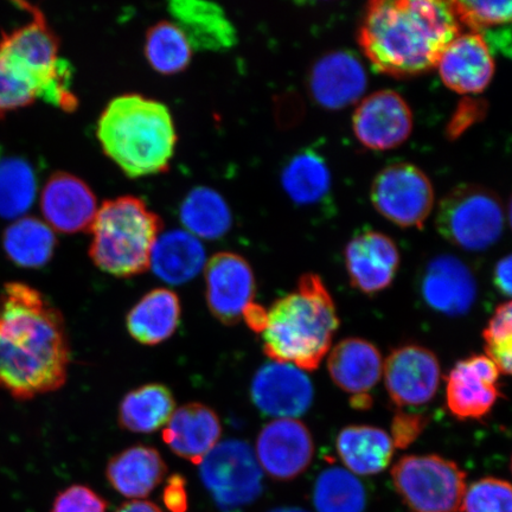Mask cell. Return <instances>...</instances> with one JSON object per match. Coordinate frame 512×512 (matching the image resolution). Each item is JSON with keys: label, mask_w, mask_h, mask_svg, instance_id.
I'll list each match as a JSON object with an SVG mask.
<instances>
[{"label": "cell", "mask_w": 512, "mask_h": 512, "mask_svg": "<svg viewBox=\"0 0 512 512\" xmlns=\"http://www.w3.org/2000/svg\"><path fill=\"white\" fill-rule=\"evenodd\" d=\"M70 345L62 313L37 288L11 281L0 291V389L24 401L66 384Z\"/></svg>", "instance_id": "obj_1"}, {"label": "cell", "mask_w": 512, "mask_h": 512, "mask_svg": "<svg viewBox=\"0 0 512 512\" xmlns=\"http://www.w3.org/2000/svg\"><path fill=\"white\" fill-rule=\"evenodd\" d=\"M460 29L451 2L375 0L364 12L358 42L380 73L409 78L435 67Z\"/></svg>", "instance_id": "obj_2"}, {"label": "cell", "mask_w": 512, "mask_h": 512, "mask_svg": "<svg viewBox=\"0 0 512 512\" xmlns=\"http://www.w3.org/2000/svg\"><path fill=\"white\" fill-rule=\"evenodd\" d=\"M339 328L337 309L317 274H304L296 290L267 311L261 332L265 355L304 371L317 370L328 356Z\"/></svg>", "instance_id": "obj_3"}, {"label": "cell", "mask_w": 512, "mask_h": 512, "mask_svg": "<svg viewBox=\"0 0 512 512\" xmlns=\"http://www.w3.org/2000/svg\"><path fill=\"white\" fill-rule=\"evenodd\" d=\"M96 136L106 156L131 178L168 170L177 144L169 108L139 94L113 99L101 114Z\"/></svg>", "instance_id": "obj_4"}, {"label": "cell", "mask_w": 512, "mask_h": 512, "mask_svg": "<svg viewBox=\"0 0 512 512\" xmlns=\"http://www.w3.org/2000/svg\"><path fill=\"white\" fill-rule=\"evenodd\" d=\"M162 222L134 196H121L102 203L95 216L89 256L102 272L131 278L150 268L151 254Z\"/></svg>", "instance_id": "obj_5"}, {"label": "cell", "mask_w": 512, "mask_h": 512, "mask_svg": "<svg viewBox=\"0 0 512 512\" xmlns=\"http://www.w3.org/2000/svg\"><path fill=\"white\" fill-rule=\"evenodd\" d=\"M31 21L0 38V54L40 85V99L59 107L72 89L73 68L59 57L60 40L37 6L18 2Z\"/></svg>", "instance_id": "obj_6"}, {"label": "cell", "mask_w": 512, "mask_h": 512, "mask_svg": "<svg viewBox=\"0 0 512 512\" xmlns=\"http://www.w3.org/2000/svg\"><path fill=\"white\" fill-rule=\"evenodd\" d=\"M438 232L463 251H488L502 238L505 214L494 191L463 184L448 192L439 203Z\"/></svg>", "instance_id": "obj_7"}, {"label": "cell", "mask_w": 512, "mask_h": 512, "mask_svg": "<svg viewBox=\"0 0 512 512\" xmlns=\"http://www.w3.org/2000/svg\"><path fill=\"white\" fill-rule=\"evenodd\" d=\"M396 491L414 512H459L467 488L466 473L437 454L407 456L392 470Z\"/></svg>", "instance_id": "obj_8"}, {"label": "cell", "mask_w": 512, "mask_h": 512, "mask_svg": "<svg viewBox=\"0 0 512 512\" xmlns=\"http://www.w3.org/2000/svg\"><path fill=\"white\" fill-rule=\"evenodd\" d=\"M200 465L202 482L222 511H239L260 497L264 471L245 441H223Z\"/></svg>", "instance_id": "obj_9"}, {"label": "cell", "mask_w": 512, "mask_h": 512, "mask_svg": "<svg viewBox=\"0 0 512 512\" xmlns=\"http://www.w3.org/2000/svg\"><path fill=\"white\" fill-rule=\"evenodd\" d=\"M371 202L387 220L402 228H422L434 207L433 185L409 163L384 168L371 185Z\"/></svg>", "instance_id": "obj_10"}, {"label": "cell", "mask_w": 512, "mask_h": 512, "mask_svg": "<svg viewBox=\"0 0 512 512\" xmlns=\"http://www.w3.org/2000/svg\"><path fill=\"white\" fill-rule=\"evenodd\" d=\"M384 384L396 406L420 407L431 402L441 381V367L434 352L408 344L392 351L383 362Z\"/></svg>", "instance_id": "obj_11"}, {"label": "cell", "mask_w": 512, "mask_h": 512, "mask_svg": "<svg viewBox=\"0 0 512 512\" xmlns=\"http://www.w3.org/2000/svg\"><path fill=\"white\" fill-rule=\"evenodd\" d=\"M255 456L268 476L292 480L310 466L315 456V443L304 422L275 419L260 431Z\"/></svg>", "instance_id": "obj_12"}, {"label": "cell", "mask_w": 512, "mask_h": 512, "mask_svg": "<svg viewBox=\"0 0 512 512\" xmlns=\"http://www.w3.org/2000/svg\"><path fill=\"white\" fill-rule=\"evenodd\" d=\"M207 303L224 325L238 324L256 292L254 272L241 255L215 254L206 265Z\"/></svg>", "instance_id": "obj_13"}, {"label": "cell", "mask_w": 512, "mask_h": 512, "mask_svg": "<svg viewBox=\"0 0 512 512\" xmlns=\"http://www.w3.org/2000/svg\"><path fill=\"white\" fill-rule=\"evenodd\" d=\"M498 368L486 355L459 361L447 376L446 405L459 420H480L488 415L502 394Z\"/></svg>", "instance_id": "obj_14"}, {"label": "cell", "mask_w": 512, "mask_h": 512, "mask_svg": "<svg viewBox=\"0 0 512 512\" xmlns=\"http://www.w3.org/2000/svg\"><path fill=\"white\" fill-rule=\"evenodd\" d=\"M413 124L411 107L394 91L370 94L352 117L357 139L376 151L392 150L405 143L412 134Z\"/></svg>", "instance_id": "obj_15"}, {"label": "cell", "mask_w": 512, "mask_h": 512, "mask_svg": "<svg viewBox=\"0 0 512 512\" xmlns=\"http://www.w3.org/2000/svg\"><path fill=\"white\" fill-rule=\"evenodd\" d=\"M251 396L260 412L278 419H294L309 411L315 389L304 370L272 361L256 371Z\"/></svg>", "instance_id": "obj_16"}, {"label": "cell", "mask_w": 512, "mask_h": 512, "mask_svg": "<svg viewBox=\"0 0 512 512\" xmlns=\"http://www.w3.org/2000/svg\"><path fill=\"white\" fill-rule=\"evenodd\" d=\"M420 293L428 307L448 317L469 313L478 296L475 274L462 259L451 254L427 262L420 278Z\"/></svg>", "instance_id": "obj_17"}, {"label": "cell", "mask_w": 512, "mask_h": 512, "mask_svg": "<svg viewBox=\"0 0 512 512\" xmlns=\"http://www.w3.org/2000/svg\"><path fill=\"white\" fill-rule=\"evenodd\" d=\"M368 87V74L351 51L336 50L313 64L309 89L313 100L326 110L337 111L356 104Z\"/></svg>", "instance_id": "obj_18"}, {"label": "cell", "mask_w": 512, "mask_h": 512, "mask_svg": "<svg viewBox=\"0 0 512 512\" xmlns=\"http://www.w3.org/2000/svg\"><path fill=\"white\" fill-rule=\"evenodd\" d=\"M344 258L351 285L368 296L392 285L400 267L398 246L379 232L355 236L345 248Z\"/></svg>", "instance_id": "obj_19"}, {"label": "cell", "mask_w": 512, "mask_h": 512, "mask_svg": "<svg viewBox=\"0 0 512 512\" xmlns=\"http://www.w3.org/2000/svg\"><path fill=\"white\" fill-rule=\"evenodd\" d=\"M41 210L51 229L74 234L91 230L99 207L94 192L82 179L56 172L42 190Z\"/></svg>", "instance_id": "obj_20"}, {"label": "cell", "mask_w": 512, "mask_h": 512, "mask_svg": "<svg viewBox=\"0 0 512 512\" xmlns=\"http://www.w3.org/2000/svg\"><path fill=\"white\" fill-rule=\"evenodd\" d=\"M446 87L459 94L485 91L495 75V60L488 44L477 34L466 32L453 38L437 64Z\"/></svg>", "instance_id": "obj_21"}, {"label": "cell", "mask_w": 512, "mask_h": 512, "mask_svg": "<svg viewBox=\"0 0 512 512\" xmlns=\"http://www.w3.org/2000/svg\"><path fill=\"white\" fill-rule=\"evenodd\" d=\"M222 425L213 409L192 402L172 414L163 431L170 450L194 465H200L219 443Z\"/></svg>", "instance_id": "obj_22"}, {"label": "cell", "mask_w": 512, "mask_h": 512, "mask_svg": "<svg viewBox=\"0 0 512 512\" xmlns=\"http://www.w3.org/2000/svg\"><path fill=\"white\" fill-rule=\"evenodd\" d=\"M169 12L192 49L226 51L238 43V32L220 5L202 0H175Z\"/></svg>", "instance_id": "obj_23"}, {"label": "cell", "mask_w": 512, "mask_h": 512, "mask_svg": "<svg viewBox=\"0 0 512 512\" xmlns=\"http://www.w3.org/2000/svg\"><path fill=\"white\" fill-rule=\"evenodd\" d=\"M383 358L373 343L350 337L335 345L328 354L331 380L343 392L354 396L368 395L383 374Z\"/></svg>", "instance_id": "obj_24"}, {"label": "cell", "mask_w": 512, "mask_h": 512, "mask_svg": "<svg viewBox=\"0 0 512 512\" xmlns=\"http://www.w3.org/2000/svg\"><path fill=\"white\" fill-rule=\"evenodd\" d=\"M168 466L156 448L137 445L121 451L108 462V483L121 496L140 501L162 484Z\"/></svg>", "instance_id": "obj_25"}, {"label": "cell", "mask_w": 512, "mask_h": 512, "mask_svg": "<svg viewBox=\"0 0 512 512\" xmlns=\"http://www.w3.org/2000/svg\"><path fill=\"white\" fill-rule=\"evenodd\" d=\"M182 305L168 288H156L134 305L126 318L128 334L140 344L157 345L168 341L181 322Z\"/></svg>", "instance_id": "obj_26"}, {"label": "cell", "mask_w": 512, "mask_h": 512, "mask_svg": "<svg viewBox=\"0 0 512 512\" xmlns=\"http://www.w3.org/2000/svg\"><path fill=\"white\" fill-rule=\"evenodd\" d=\"M336 448L348 471L358 476H374L387 469L395 447L382 428L352 425L339 432Z\"/></svg>", "instance_id": "obj_27"}, {"label": "cell", "mask_w": 512, "mask_h": 512, "mask_svg": "<svg viewBox=\"0 0 512 512\" xmlns=\"http://www.w3.org/2000/svg\"><path fill=\"white\" fill-rule=\"evenodd\" d=\"M206 266V251L200 240L185 230L159 236L151 254L150 267L164 283L183 285Z\"/></svg>", "instance_id": "obj_28"}, {"label": "cell", "mask_w": 512, "mask_h": 512, "mask_svg": "<svg viewBox=\"0 0 512 512\" xmlns=\"http://www.w3.org/2000/svg\"><path fill=\"white\" fill-rule=\"evenodd\" d=\"M281 184L294 204L315 207L330 197L331 170L320 153L305 149L287 160L281 171Z\"/></svg>", "instance_id": "obj_29"}, {"label": "cell", "mask_w": 512, "mask_h": 512, "mask_svg": "<svg viewBox=\"0 0 512 512\" xmlns=\"http://www.w3.org/2000/svg\"><path fill=\"white\" fill-rule=\"evenodd\" d=\"M171 390L160 383L145 384L125 395L119 406V424L133 433H152L168 424L176 411Z\"/></svg>", "instance_id": "obj_30"}, {"label": "cell", "mask_w": 512, "mask_h": 512, "mask_svg": "<svg viewBox=\"0 0 512 512\" xmlns=\"http://www.w3.org/2000/svg\"><path fill=\"white\" fill-rule=\"evenodd\" d=\"M2 246L12 264L42 268L53 259L57 240L46 222L36 217H22L4 230Z\"/></svg>", "instance_id": "obj_31"}, {"label": "cell", "mask_w": 512, "mask_h": 512, "mask_svg": "<svg viewBox=\"0 0 512 512\" xmlns=\"http://www.w3.org/2000/svg\"><path fill=\"white\" fill-rule=\"evenodd\" d=\"M179 217L188 233L207 240L221 239L233 223L232 211L224 198L219 192L204 187L189 192Z\"/></svg>", "instance_id": "obj_32"}, {"label": "cell", "mask_w": 512, "mask_h": 512, "mask_svg": "<svg viewBox=\"0 0 512 512\" xmlns=\"http://www.w3.org/2000/svg\"><path fill=\"white\" fill-rule=\"evenodd\" d=\"M460 25L483 38L492 51L510 47L511 2H451Z\"/></svg>", "instance_id": "obj_33"}, {"label": "cell", "mask_w": 512, "mask_h": 512, "mask_svg": "<svg viewBox=\"0 0 512 512\" xmlns=\"http://www.w3.org/2000/svg\"><path fill=\"white\" fill-rule=\"evenodd\" d=\"M191 44L178 25L162 21L153 25L146 34L144 53L147 62L162 75L184 72L192 59Z\"/></svg>", "instance_id": "obj_34"}, {"label": "cell", "mask_w": 512, "mask_h": 512, "mask_svg": "<svg viewBox=\"0 0 512 512\" xmlns=\"http://www.w3.org/2000/svg\"><path fill=\"white\" fill-rule=\"evenodd\" d=\"M313 503L318 512H364L366 489L354 473L338 466L329 467L316 480Z\"/></svg>", "instance_id": "obj_35"}, {"label": "cell", "mask_w": 512, "mask_h": 512, "mask_svg": "<svg viewBox=\"0 0 512 512\" xmlns=\"http://www.w3.org/2000/svg\"><path fill=\"white\" fill-rule=\"evenodd\" d=\"M37 178L27 160L0 157V219H19L32 207Z\"/></svg>", "instance_id": "obj_36"}, {"label": "cell", "mask_w": 512, "mask_h": 512, "mask_svg": "<svg viewBox=\"0 0 512 512\" xmlns=\"http://www.w3.org/2000/svg\"><path fill=\"white\" fill-rule=\"evenodd\" d=\"M38 96V83L0 55V119L19 108L34 104Z\"/></svg>", "instance_id": "obj_37"}, {"label": "cell", "mask_w": 512, "mask_h": 512, "mask_svg": "<svg viewBox=\"0 0 512 512\" xmlns=\"http://www.w3.org/2000/svg\"><path fill=\"white\" fill-rule=\"evenodd\" d=\"M486 356L499 373L509 375L512 363V305L505 302L497 307L483 331Z\"/></svg>", "instance_id": "obj_38"}, {"label": "cell", "mask_w": 512, "mask_h": 512, "mask_svg": "<svg viewBox=\"0 0 512 512\" xmlns=\"http://www.w3.org/2000/svg\"><path fill=\"white\" fill-rule=\"evenodd\" d=\"M512 492L507 480L482 478L466 488L462 510L465 512H511Z\"/></svg>", "instance_id": "obj_39"}, {"label": "cell", "mask_w": 512, "mask_h": 512, "mask_svg": "<svg viewBox=\"0 0 512 512\" xmlns=\"http://www.w3.org/2000/svg\"><path fill=\"white\" fill-rule=\"evenodd\" d=\"M108 503L85 485H72L56 496L51 512H107Z\"/></svg>", "instance_id": "obj_40"}, {"label": "cell", "mask_w": 512, "mask_h": 512, "mask_svg": "<svg viewBox=\"0 0 512 512\" xmlns=\"http://www.w3.org/2000/svg\"><path fill=\"white\" fill-rule=\"evenodd\" d=\"M427 418L428 416L421 414L405 412L396 414L392 422V431L389 434L394 447L403 450V448L411 446L424 432L428 422Z\"/></svg>", "instance_id": "obj_41"}, {"label": "cell", "mask_w": 512, "mask_h": 512, "mask_svg": "<svg viewBox=\"0 0 512 512\" xmlns=\"http://www.w3.org/2000/svg\"><path fill=\"white\" fill-rule=\"evenodd\" d=\"M163 502L171 512H187L188 494L182 476L174 475L168 479V484L164 489Z\"/></svg>", "instance_id": "obj_42"}, {"label": "cell", "mask_w": 512, "mask_h": 512, "mask_svg": "<svg viewBox=\"0 0 512 512\" xmlns=\"http://www.w3.org/2000/svg\"><path fill=\"white\" fill-rule=\"evenodd\" d=\"M511 255L499 260L495 266L494 284L504 297L511 296Z\"/></svg>", "instance_id": "obj_43"}, {"label": "cell", "mask_w": 512, "mask_h": 512, "mask_svg": "<svg viewBox=\"0 0 512 512\" xmlns=\"http://www.w3.org/2000/svg\"><path fill=\"white\" fill-rule=\"evenodd\" d=\"M246 319V322L253 331L261 334L265 329L266 320H267V311L264 307L258 304H252L247 307L245 313H243V317Z\"/></svg>", "instance_id": "obj_44"}, {"label": "cell", "mask_w": 512, "mask_h": 512, "mask_svg": "<svg viewBox=\"0 0 512 512\" xmlns=\"http://www.w3.org/2000/svg\"><path fill=\"white\" fill-rule=\"evenodd\" d=\"M115 512H163L155 503L147 501H131L124 503Z\"/></svg>", "instance_id": "obj_45"}, {"label": "cell", "mask_w": 512, "mask_h": 512, "mask_svg": "<svg viewBox=\"0 0 512 512\" xmlns=\"http://www.w3.org/2000/svg\"><path fill=\"white\" fill-rule=\"evenodd\" d=\"M371 396L368 395H360L354 396L351 398V406L356 409H368L371 407Z\"/></svg>", "instance_id": "obj_46"}, {"label": "cell", "mask_w": 512, "mask_h": 512, "mask_svg": "<svg viewBox=\"0 0 512 512\" xmlns=\"http://www.w3.org/2000/svg\"><path fill=\"white\" fill-rule=\"evenodd\" d=\"M271 512H309V511L299 509V508H278V509L272 510Z\"/></svg>", "instance_id": "obj_47"}]
</instances>
